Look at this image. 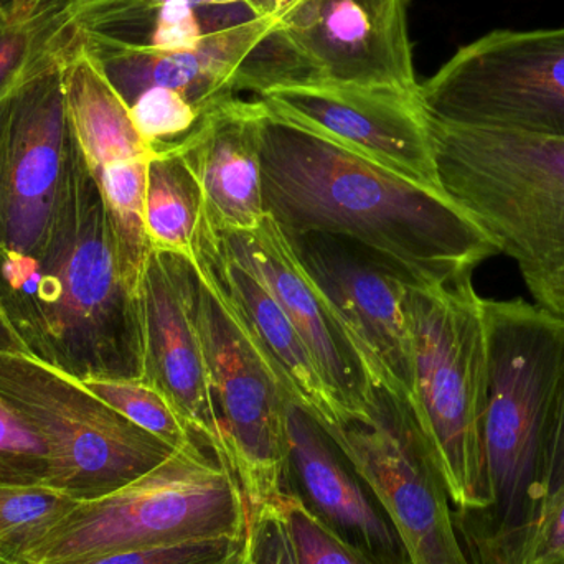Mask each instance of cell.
<instances>
[{"mask_svg": "<svg viewBox=\"0 0 564 564\" xmlns=\"http://www.w3.org/2000/svg\"><path fill=\"white\" fill-rule=\"evenodd\" d=\"M260 144L264 208L288 237L354 241L417 285L469 276L499 254L489 235L440 188L408 181L268 109Z\"/></svg>", "mask_w": 564, "mask_h": 564, "instance_id": "cell-1", "label": "cell"}, {"mask_svg": "<svg viewBox=\"0 0 564 564\" xmlns=\"http://www.w3.org/2000/svg\"><path fill=\"white\" fill-rule=\"evenodd\" d=\"M0 315L30 357L75 380L141 378L135 297L79 151L39 243L0 248Z\"/></svg>", "mask_w": 564, "mask_h": 564, "instance_id": "cell-2", "label": "cell"}, {"mask_svg": "<svg viewBox=\"0 0 564 564\" xmlns=\"http://www.w3.org/2000/svg\"><path fill=\"white\" fill-rule=\"evenodd\" d=\"M487 506L456 512L474 564H523L546 503L564 414V321L523 299H484Z\"/></svg>", "mask_w": 564, "mask_h": 564, "instance_id": "cell-3", "label": "cell"}, {"mask_svg": "<svg viewBox=\"0 0 564 564\" xmlns=\"http://www.w3.org/2000/svg\"><path fill=\"white\" fill-rule=\"evenodd\" d=\"M430 126L441 191L517 264L533 304L564 321V139Z\"/></svg>", "mask_w": 564, "mask_h": 564, "instance_id": "cell-4", "label": "cell"}, {"mask_svg": "<svg viewBox=\"0 0 564 564\" xmlns=\"http://www.w3.org/2000/svg\"><path fill=\"white\" fill-rule=\"evenodd\" d=\"M473 276L406 289L414 357L410 408L456 512L487 506L484 423L489 360L484 299Z\"/></svg>", "mask_w": 564, "mask_h": 564, "instance_id": "cell-5", "label": "cell"}, {"mask_svg": "<svg viewBox=\"0 0 564 564\" xmlns=\"http://www.w3.org/2000/svg\"><path fill=\"white\" fill-rule=\"evenodd\" d=\"M250 502L235 474L197 440L141 479L75 509L19 564L78 562L119 550L245 536Z\"/></svg>", "mask_w": 564, "mask_h": 564, "instance_id": "cell-6", "label": "cell"}, {"mask_svg": "<svg viewBox=\"0 0 564 564\" xmlns=\"http://www.w3.org/2000/svg\"><path fill=\"white\" fill-rule=\"evenodd\" d=\"M0 403L45 444L42 484L73 499L115 492L177 451L102 403L82 381L25 351L0 350Z\"/></svg>", "mask_w": 564, "mask_h": 564, "instance_id": "cell-7", "label": "cell"}, {"mask_svg": "<svg viewBox=\"0 0 564 564\" xmlns=\"http://www.w3.org/2000/svg\"><path fill=\"white\" fill-rule=\"evenodd\" d=\"M434 121L564 139L563 29L496 30L421 83Z\"/></svg>", "mask_w": 564, "mask_h": 564, "instance_id": "cell-8", "label": "cell"}, {"mask_svg": "<svg viewBox=\"0 0 564 564\" xmlns=\"http://www.w3.org/2000/svg\"><path fill=\"white\" fill-rule=\"evenodd\" d=\"M373 494L410 564H474L410 404L377 388L367 413L322 427Z\"/></svg>", "mask_w": 564, "mask_h": 564, "instance_id": "cell-9", "label": "cell"}, {"mask_svg": "<svg viewBox=\"0 0 564 564\" xmlns=\"http://www.w3.org/2000/svg\"><path fill=\"white\" fill-rule=\"evenodd\" d=\"M195 321L220 426L221 460L251 506L278 503L288 494L291 398L198 274Z\"/></svg>", "mask_w": 564, "mask_h": 564, "instance_id": "cell-10", "label": "cell"}, {"mask_svg": "<svg viewBox=\"0 0 564 564\" xmlns=\"http://www.w3.org/2000/svg\"><path fill=\"white\" fill-rule=\"evenodd\" d=\"M288 238L302 273L334 315L368 381L410 404L414 357L406 289L416 282L354 241L328 235Z\"/></svg>", "mask_w": 564, "mask_h": 564, "instance_id": "cell-11", "label": "cell"}, {"mask_svg": "<svg viewBox=\"0 0 564 564\" xmlns=\"http://www.w3.org/2000/svg\"><path fill=\"white\" fill-rule=\"evenodd\" d=\"M63 83L79 152L108 210L122 278L134 292L152 251L144 200L155 149L139 134L129 106L76 30L63 56Z\"/></svg>", "mask_w": 564, "mask_h": 564, "instance_id": "cell-12", "label": "cell"}, {"mask_svg": "<svg viewBox=\"0 0 564 564\" xmlns=\"http://www.w3.org/2000/svg\"><path fill=\"white\" fill-rule=\"evenodd\" d=\"M63 56L0 99V248L6 250H32L45 235L79 151L66 109Z\"/></svg>", "mask_w": 564, "mask_h": 564, "instance_id": "cell-13", "label": "cell"}, {"mask_svg": "<svg viewBox=\"0 0 564 564\" xmlns=\"http://www.w3.org/2000/svg\"><path fill=\"white\" fill-rule=\"evenodd\" d=\"M260 101L281 121L441 191L421 91L318 82L273 89Z\"/></svg>", "mask_w": 564, "mask_h": 564, "instance_id": "cell-14", "label": "cell"}, {"mask_svg": "<svg viewBox=\"0 0 564 564\" xmlns=\"http://www.w3.org/2000/svg\"><path fill=\"white\" fill-rule=\"evenodd\" d=\"M134 297L141 340L139 380L155 388L192 436L221 460L220 426L195 321L194 264L188 258L152 250Z\"/></svg>", "mask_w": 564, "mask_h": 564, "instance_id": "cell-15", "label": "cell"}, {"mask_svg": "<svg viewBox=\"0 0 564 564\" xmlns=\"http://www.w3.org/2000/svg\"><path fill=\"white\" fill-rule=\"evenodd\" d=\"M276 15L322 82L421 91L406 0H288Z\"/></svg>", "mask_w": 564, "mask_h": 564, "instance_id": "cell-16", "label": "cell"}, {"mask_svg": "<svg viewBox=\"0 0 564 564\" xmlns=\"http://www.w3.org/2000/svg\"><path fill=\"white\" fill-rule=\"evenodd\" d=\"M188 260L200 280L220 299L253 350L281 381L295 406L321 427L347 417L276 299L234 253L224 231L212 224L205 212Z\"/></svg>", "mask_w": 564, "mask_h": 564, "instance_id": "cell-17", "label": "cell"}, {"mask_svg": "<svg viewBox=\"0 0 564 564\" xmlns=\"http://www.w3.org/2000/svg\"><path fill=\"white\" fill-rule=\"evenodd\" d=\"M276 23V12L258 13L207 33L192 48L171 52L131 45L99 33L76 32L126 105L148 89L162 88L178 93L205 112L220 99L235 96L241 65Z\"/></svg>", "mask_w": 564, "mask_h": 564, "instance_id": "cell-18", "label": "cell"}, {"mask_svg": "<svg viewBox=\"0 0 564 564\" xmlns=\"http://www.w3.org/2000/svg\"><path fill=\"white\" fill-rule=\"evenodd\" d=\"M221 231L234 253L276 299L311 351L338 406L350 417L367 413L377 388L368 381L334 315L302 273L291 241L276 221L267 215L253 230Z\"/></svg>", "mask_w": 564, "mask_h": 564, "instance_id": "cell-19", "label": "cell"}, {"mask_svg": "<svg viewBox=\"0 0 564 564\" xmlns=\"http://www.w3.org/2000/svg\"><path fill=\"white\" fill-rule=\"evenodd\" d=\"M263 102L237 96L220 99L181 141L159 145L174 151L200 187L204 212L225 231H248L267 218L261 164Z\"/></svg>", "mask_w": 564, "mask_h": 564, "instance_id": "cell-20", "label": "cell"}, {"mask_svg": "<svg viewBox=\"0 0 564 564\" xmlns=\"http://www.w3.org/2000/svg\"><path fill=\"white\" fill-rule=\"evenodd\" d=\"M289 482L305 507L345 542L381 564H410L400 536L330 437L289 403Z\"/></svg>", "mask_w": 564, "mask_h": 564, "instance_id": "cell-21", "label": "cell"}, {"mask_svg": "<svg viewBox=\"0 0 564 564\" xmlns=\"http://www.w3.org/2000/svg\"><path fill=\"white\" fill-rule=\"evenodd\" d=\"M204 212L200 187L174 151L155 148L145 184L144 225L151 250L191 258Z\"/></svg>", "mask_w": 564, "mask_h": 564, "instance_id": "cell-22", "label": "cell"}, {"mask_svg": "<svg viewBox=\"0 0 564 564\" xmlns=\"http://www.w3.org/2000/svg\"><path fill=\"white\" fill-rule=\"evenodd\" d=\"M73 35L75 30L50 3H42L25 19H17L7 0H0V99L56 62Z\"/></svg>", "mask_w": 564, "mask_h": 564, "instance_id": "cell-23", "label": "cell"}, {"mask_svg": "<svg viewBox=\"0 0 564 564\" xmlns=\"http://www.w3.org/2000/svg\"><path fill=\"white\" fill-rule=\"evenodd\" d=\"M78 502L45 484L0 482V564H19L23 552L62 522Z\"/></svg>", "mask_w": 564, "mask_h": 564, "instance_id": "cell-24", "label": "cell"}, {"mask_svg": "<svg viewBox=\"0 0 564 564\" xmlns=\"http://www.w3.org/2000/svg\"><path fill=\"white\" fill-rule=\"evenodd\" d=\"M83 384L119 414L172 447L195 440L167 400L139 378H88Z\"/></svg>", "mask_w": 564, "mask_h": 564, "instance_id": "cell-25", "label": "cell"}, {"mask_svg": "<svg viewBox=\"0 0 564 564\" xmlns=\"http://www.w3.org/2000/svg\"><path fill=\"white\" fill-rule=\"evenodd\" d=\"M322 82L314 66L295 50L288 36L274 26L248 55L235 79V93L258 96L285 86Z\"/></svg>", "mask_w": 564, "mask_h": 564, "instance_id": "cell-26", "label": "cell"}, {"mask_svg": "<svg viewBox=\"0 0 564 564\" xmlns=\"http://www.w3.org/2000/svg\"><path fill=\"white\" fill-rule=\"evenodd\" d=\"M245 536L187 540L119 550L59 564H238Z\"/></svg>", "mask_w": 564, "mask_h": 564, "instance_id": "cell-27", "label": "cell"}, {"mask_svg": "<svg viewBox=\"0 0 564 564\" xmlns=\"http://www.w3.org/2000/svg\"><path fill=\"white\" fill-rule=\"evenodd\" d=\"M301 564H381L328 529L294 494L280 500Z\"/></svg>", "mask_w": 564, "mask_h": 564, "instance_id": "cell-28", "label": "cell"}, {"mask_svg": "<svg viewBox=\"0 0 564 564\" xmlns=\"http://www.w3.org/2000/svg\"><path fill=\"white\" fill-rule=\"evenodd\" d=\"M132 122L152 148L181 141L200 121L204 112L184 96L169 89L152 88L129 105Z\"/></svg>", "mask_w": 564, "mask_h": 564, "instance_id": "cell-29", "label": "cell"}, {"mask_svg": "<svg viewBox=\"0 0 564 564\" xmlns=\"http://www.w3.org/2000/svg\"><path fill=\"white\" fill-rule=\"evenodd\" d=\"M48 469L43 441L0 403V482L42 484Z\"/></svg>", "mask_w": 564, "mask_h": 564, "instance_id": "cell-30", "label": "cell"}, {"mask_svg": "<svg viewBox=\"0 0 564 564\" xmlns=\"http://www.w3.org/2000/svg\"><path fill=\"white\" fill-rule=\"evenodd\" d=\"M238 564H301L280 502L250 503V520Z\"/></svg>", "mask_w": 564, "mask_h": 564, "instance_id": "cell-31", "label": "cell"}, {"mask_svg": "<svg viewBox=\"0 0 564 564\" xmlns=\"http://www.w3.org/2000/svg\"><path fill=\"white\" fill-rule=\"evenodd\" d=\"M523 564H564V489L546 503Z\"/></svg>", "mask_w": 564, "mask_h": 564, "instance_id": "cell-32", "label": "cell"}, {"mask_svg": "<svg viewBox=\"0 0 564 564\" xmlns=\"http://www.w3.org/2000/svg\"><path fill=\"white\" fill-rule=\"evenodd\" d=\"M564 489V414L560 426L558 440L553 451L552 467H550L549 486H546V503L558 496ZM545 503V507H546Z\"/></svg>", "mask_w": 564, "mask_h": 564, "instance_id": "cell-33", "label": "cell"}, {"mask_svg": "<svg viewBox=\"0 0 564 564\" xmlns=\"http://www.w3.org/2000/svg\"><path fill=\"white\" fill-rule=\"evenodd\" d=\"M105 2H109V0H43L42 3H50V6L55 7L69 26L73 17L78 15L83 10L91 9V7ZM42 3H40V6H42Z\"/></svg>", "mask_w": 564, "mask_h": 564, "instance_id": "cell-34", "label": "cell"}, {"mask_svg": "<svg viewBox=\"0 0 564 564\" xmlns=\"http://www.w3.org/2000/svg\"><path fill=\"white\" fill-rule=\"evenodd\" d=\"M0 350L25 351V347H23L22 341H20L15 332L10 328V325L7 324L6 318H3L2 315H0Z\"/></svg>", "mask_w": 564, "mask_h": 564, "instance_id": "cell-35", "label": "cell"}, {"mask_svg": "<svg viewBox=\"0 0 564 564\" xmlns=\"http://www.w3.org/2000/svg\"><path fill=\"white\" fill-rule=\"evenodd\" d=\"M43 0H9V9L17 19H25L32 15Z\"/></svg>", "mask_w": 564, "mask_h": 564, "instance_id": "cell-36", "label": "cell"}]
</instances>
